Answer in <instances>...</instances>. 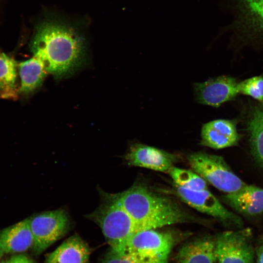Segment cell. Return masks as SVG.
<instances>
[{
	"mask_svg": "<svg viewBox=\"0 0 263 263\" xmlns=\"http://www.w3.org/2000/svg\"><path fill=\"white\" fill-rule=\"evenodd\" d=\"M7 263H35L29 257L22 254H18L12 256L8 260Z\"/></svg>",
	"mask_w": 263,
	"mask_h": 263,
	"instance_id": "cell-23",
	"label": "cell"
},
{
	"mask_svg": "<svg viewBox=\"0 0 263 263\" xmlns=\"http://www.w3.org/2000/svg\"><path fill=\"white\" fill-rule=\"evenodd\" d=\"M0 263H7V261H4V260L0 259Z\"/></svg>",
	"mask_w": 263,
	"mask_h": 263,
	"instance_id": "cell-25",
	"label": "cell"
},
{
	"mask_svg": "<svg viewBox=\"0 0 263 263\" xmlns=\"http://www.w3.org/2000/svg\"><path fill=\"white\" fill-rule=\"evenodd\" d=\"M201 145L221 149L237 145L239 137L235 122L216 119L204 124L201 129Z\"/></svg>",
	"mask_w": 263,
	"mask_h": 263,
	"instance_id": "cell-12",
	"label": "cell"
},
{
	"mask_svg": "<svg viewBox=\"0 0 263 263\" xmlns=\"http://www.w3.org/2000/svg\"><path fill=\"white\" fill-rule=\"evenodd\" d=\"M167 173L178 187L191 190L207 189V181L194 171L173 166Z\"/></svg>",
	"mask_w": 263,
	"mask_h": 263,
	"instance_id": "cell-20",
	"label": "cell"
},
{
	"mask_svg": "<svg viewBox=\"0 0 263 263\" xmlns=\"http://www.w3.org/2000/svg\"><path fill=\"white\" fill-rule=\"evenodd\" d=\"M103 201L114 203L149 229L184 223L188 215L171 199L158 195L141 184L123 192L109 193L99 190Z\"/></svg>",
	"mask_w": 263,
	"mask_h": 263,
	"instance_id": "cell-2",
	"label": "cell"
},
{
	"mask_svg": "<svg viewBox=\"0 0 263 263\" xmlns=\"http://www.w3.org/2000/svg\"><path fill=\"white\" fill-rule=\"evenodd\" d=\"M239 94L250 96L263 103V76H255L238 82Z\"/></svg>",
	"mask_w": 263,
	"mask_h": 263,
	"instance_id": "cell-21",
	"label": "cell"
},
{
	"mask_svg": "<svg viewBox=\"0 0 263 263\" xmlns=\"http://www.w3.org/2000/svg\"><path fill=\"white\" fill-rule=\"evenodd\" d=\"M257 263H263V243L256 250Z\"/></svg>",
	"mask_w": 263,
	"mask_h": 263,
	"instance_id": "cell-24",
	"label": "cell"
},
{
	"mask_svg": "<svg viewBox=\"0 0 263 263\" xmlns=\"http://www.w3.org/2000/svg\"><path fill=\"white\" fill-rule=\"evenodd\" d=\"M81 31L67 19L47 15L35 27L31 51L42 61L47 73L61 78L84 62L86 43Z\"/></svg>",
	"mask_w": 263,
	"mask_h": 263,
	"instance_id": "cell-1",
	"label": "cell"
},
{
	"mask_svg": "<svg viewBox=\"0 0 263 263\" xmlns=\"http://www.w3.org/2000/svg\"><path fill=\"white\" fill-rule=\"evenodd\" d=\"M33 238L29 219L0 231V259L10 254H19L32 248Z\"/></svg>",
	"mask_w": 263,
	"mask_h": 263,
	"instance_id": "cell-13",
	"label": "cell"
},
{
	"mask_svg": "<svg viewBox=\"0 0 263 263\" xmlns=\"http://www.w3.org/2000/svg\"><path fill=\"white\" fill-rule=\"evenodd\" d=\"M175 190L183 202L197 211L218 219L225 225L243 227L242 219L226 209L207 189L191 190L175 185Z\"/></svg>",
	"mask_w": 263,
	"mask_h": 263,
	"instance_id": "cell-8",
	"label": "cell"
},
{
	"mask_svg": "<svg viewBox=\"0 0 263 263\" xmlns=\"http://www.w3.org/2000/svg\"><path fill=\"white\" fill-rule=\"evenodd\" d=\"M238 83L235 78L226 75L195 83L193 86L195 99L199 103L218 107L239 94Z\"/></svg>",
	"mask_w": 263,
	"mask_h": 263,
	"instance_id": "cell-10",
	"label": "cell"
},
{
	"mask_svg": "<svg viewBox=\"0 0 263 263\" xmlns=\"http://www.w3.org/2000/svg\"><path fill=\"white\" fill-rule=\"evenodd\" d=\"M17 66L14 59L0 52V96L2 98L14 100L18 97Z\"/></svg>",
	"mask_w": 263,
	"mask_h": 263,
	"instance_id": "cell-18",
	"label": "cell"
},
{
	"mask_svg": "<svg viewBox=\"0 0 263 263\" xmlns=\"http://www.w3.org/2000/svg\"><path fill=\"white\" fill-rule=\"evenodd\" d=\"M28 219L33 238L32 249L36 255L64 236L70 226L68 214L62 209L42 212Z\"/></svg>",
	"mask_w": 263,
	"mask_h": 263,
	"instance_id": "cell-5",
	"label": "cell"
},
{
	"mask_svg": "<svg viewBox=\"0 0 263 263\" xmlns=\"http://www.w3.org/2000/svg\"><path fill=\"white\" fill-rule=\"evenodd\" d=\"M18 67L20 79L19 92L24 94H30L39 87L47 73L42 61L34 56L20 62Z\"/></svg>",
	"mask_w": 263,
	"mask_h": 263,
	"instance_id": "cell-17",
	"label": "cell"
},
{
	"mask_svg": "<svg viewBox=\"0 0 263 263\" xmlns=\"http://www.w3.org/2000/svg\"><path fill=\"white\" fill-rule=\"evenodd\" d=\"M101 263H167L144 259L125 252L110 249Z\"/></svg>",
	"mask_w": 263,
	"mask_h": 263,
	"instance_id": "cell-22",
	"label": "cell"
},
{
	"mask_svg": "<svg viewBox=\"0 0 263 263\" xmlns=\"http://www.w3.org/2000/svg\"><path fill=\"white\" fill-rule=\"evenodd\" d=\"M175 259L176 263H216L215 238L203 237L185 244Z\"/></svg>",
	"mask_w": 263,
	"mask_h": 263,
	"instance_id": "cell-15",
	"label": "cell"
},
{
	"mask_svg": "<svg viewBox=\"0 0 263 263\" xmlns=\"http://www.w3.org/2000/svg\"><path fill=\"white\" fill-rule=\"evenodd\" d=\"M217 263H253L254 252L250 229L240 228L215 238Z\"/></svg>",
	"mask_w": 263,
	"mask_h": 263,
	"instance_id": "cell-7",
	"label": "cell"
},
{
	"mask_svg": "<svg viewBox=\"0 0 263 263\" xmlns=\"http://www.w3.org/2000/svg\"><path fill=\"white\" fill-rule=\"evenodd\" d=\"M233 8L231 30L244 39H263V0H234Z\"/></svg>",
	"mask_w": 263,
	"mask_h": 263,
	"instance_id": "cell-9",
	"label": "cell"
},
{
	"mask_svg": "<svg viewBox=\"0 0 263 263\" xmlns=\"http://www.w3.org/2000/svg\"><path fill=\"white\" fill-rule=\"evenodd\" d=\"M85 217L96 224L101 228L110 248L118 250L132 235L150 229L134 220L119 206L103 201L94 211Z\"/></svg>",
	"mask_w": 263,
	"mask_h": 263,
	"instance_id": "cell-3",
	"label": "cell"
},
{
	"mask_svg": "<svg viewBox=\"0 0 263 263\" xmlns=\"http://www.w3.org/2000/svg\"><path fill=\"white\" fill-rule=\"evenodd\" d=\"M187 159L193 171L221 191L232 193L246 185L221 156L196 152L189 154Z\"/></svg>",
	"mask_w": 263,
	"mask_h": 263,
	"instance_id": "cell-4",
	"label": "cell"
},
{
	"mask_svg": "<svg viewBox=\"0 0 263 263\" xmlns=\"http://www.w3.org/2000/svg\"><path fill=\"white\" fill-rule=\"evenodd\" d=\"M175 242V237L172 233L150 229L132 235L119 250L115 251L127 252L148 260L167 262Z\"/></svg>",
	"mask_w": 263,
	"mask_h": 263,
	"instance_id": "cell-6",
	"label": "cell"
},
{
	"mask_svg": "<svg viewBox=\"0 0 263 263\" xmlns=\"http://www.w3.org/2000/svg\"><path fill=\"white\" fill-rule=\"evenodd\" d=\"M90 253L87 244L75 234L50 253L45 263H89Z\"/></svg>",
	"mask_w": 263,
	"mask_h": 263,
	"instance_id": "cell-16",
	"label": "cell"
},
{
	"mask_svg": "<svg viewBox=\"0 0 263 263\" xmlns=\"http://www.w3.org/2000/svg\"><path fill=\"white\" fill-rule=\"evenodd\" d=\"M252 152L263 166V108H256L248 123Z\"/></svg>",
	"mask_w": 263,
	"mask_h": 263,
	"instance_id": "cell-19",
	"label": "cell"
},
{
	"mask_svg": "<svg viewBox=\"0 0 263 263\" xmlns=\"http://www.w3.org/2000/svg\"><path fill=\"white\" fill-rule=\"evenodd\" d=\"M223 201L239 213L256 216L263 213V189L246 184L239 190L222 196Z\"/></svg>",
	"mask_w": 263,
	"mask_h": 263,
	"instance_id": "cell-14",
	"label": "cell"
},
{
	"mask_svg": "<svg viewBox=\"0 0 263 263\" xmlns=\"http://www.w3.org/2000/svg\"><path fill=\"white\" fill-rule=\"evenodd\" d=\"M124 158L130 166L166 172L178 160L174 154L142 144L132 145Z\"/></svg>",
	"mask_w": 263,
	"mask_h": 263,
	"instance_id": "cell-11",
	"label": "cell"
}]
</instances>
